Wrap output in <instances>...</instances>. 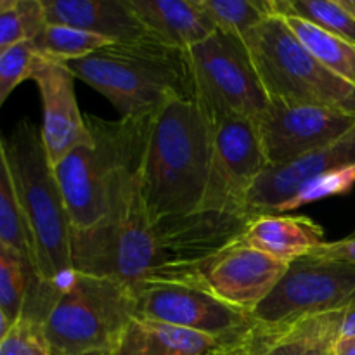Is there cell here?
Instances as JSON below:
<instances>
[{
  "instance_id": "13",
  "label": "cell",
  "mask_w": 355,
  "mask_h": 355,
  "mask_svg": "<svg viewBox=\"0 0 355 355\" xmlns=\"http://www.w3.org/2000/svg\"><path fill=\"white\" fill-rule=\"evenodd\" d=\"M255 123L267 165L281 166L349 134L355 128V114L336 107L269 101Z\"/></svg>"
},
{
  "instance_id": "2",
  "label": "cell",
  "mask_w": 355,
  "mask_h": 355,
  "mask_svg": "<svg viewBox=\"0 0 355 355\" xmlns=\"http://www.w3.org/2000/svg\"><path fill=\"white\" fill-rule=\"evenodd\" d=\"M214 130L203 107L187 96L173 97L148 116L141 148V186L153 222L200 208Z\"/></svg>"
},
{
  "instance_id": "11",
  "label": "cell",
  "mask_w": 355,
  "mask_h": 355,
  "mask_svg": "<svg viewBox=\"0 0 355 355\" xmlns=\"http://www.w3.org/2000/svg\"><path fill=\"white\" fill-rule=\"evenodd\" d=\"M267 166L255 120L215 125L207 189L198 210L250 217L248 194Z\"/></svg>"
},
{
  "instance_id": "31",
  "label": "cell",
  "mask_w": 355,
  "mask_h": 355,
  "mask_svg": "<svg viewBox=\"0 0 355 355\" xmlns=\"http://www.w3.org/2000/svg\"><path fill=\"white\" fill-rule=\"evenodd\" d=\"M37 59L31 42H23L0 52V107L24 80H30L33 62Z\"/></svg>"
},
{
  "instance_id": "8",
  "label": "cell",
  "mask_w": 355,
  "mask_h": 355,
  "mask_svg": "<svg viewBox=\"0 0 355 355\" xmlns=\"http://www.w3.org/2000/svg\"><path fill=\"white\" fill-rule=\"evenodd\" d=\"M90 139L54 165L73 232H85L106 220L123 151V120L106 121L87 114Z\"/></svg>"
},
{
  "instance_id": "12",
  "label": "cell",
  "mask_w": 355,
  "mask_h": 355,
  "mask_svg": "<svg viewBox=\"0 0 355 355\" xmlns=\"http://www.w3.org/2000/svg\"><path fill=\"white\" fill-rule=\"evenodd\" d=\"M137 318L191 329L220 340L243 338L250 314L232 307L200 283H148L137 291Z\"/></svg>"
},
{
  "instance_id": "4",
  "label": "cell",
  "mask_w": 355,
  "mask_h": 355,
  "mask_svg": "<svg viewBox=\"0 0 355 355\" xmlns=\"http://www.w3.org/2000/svg\"><path fill=\"white\" fill-rule=\"evenodd\" d=\"M64 64L75 78L103 94L121 118H148L173 97H191L182 51L151 38L110 44Z\"/></svg>"
},
{
  "instance_id": "17",
  "label": "cell",
  "mask_w": 355,
  "mask_h": 355,
  "mask_svg": "<svg viewBox=\"0 0 355 355\" xmlns=\"http://www.w3.org/2000/svg\"><path fill=\"white\" fill-rule=\"evenodd\" d=\"M42 6L45 23L78 28L111 44H137L149 38L127 0H42Z\"/></svg>"
},
{
  "instance_id": "27",
  "label": "cell",
  "mask_w": 355,
  "mask_h": 355,
  "mask_svg": "<svg viewBox=\"0 0 355 355\" xmlns=\"http://www.w3.org/2000/svg\"><path fill=\"white\" fill-rule=\"evenodd\" d=\"M276 16H297L355 45V19L338 0H274Z\"/></svg>"
},
{
  "instance_id": "34",
  "label": "cell",
  "mask_w": 355,
  "mask_h": 355,
  "mask_svg": "<svg viewBox=\"0 0 355 355\" xmlns=\"http://www.w3.org/2000/svg\"><path fill=\"white\" fill-rule=\"evenodd\" d=\"M355 336V304L342 312L338 326V338Z\"/></svg>"
},
{
  "instance_id": "37",
  "label": "cell",
  "mask_w": 355,
  "mask_h": 355,
  "mask_svg": "<svg viewBox=\"0 0 355 355\" xmlns=\"http://www.w3.org/2000/svg\"><path fill=\"white\" fill-rule=\"evenodd\" d=\"M338 2L342 3L343 9H345L347 12H349L355 19V0H338Z\"/></svg>"
},
{
  "instance_id": "30",
  "label": "cell",
  "mask_w": 355,
  "mask_h": 355,
  "mask_svg": "<svg viewBox=\"0 0 355 355\" xmlns=\"http://www.w3.org/2000/svg\"><path fill=\"white\" fill-rule=\"evenodd\" d=\"M0 355H52L44 322L28 314L17 318L0 342Z\"/></svg>"
},
{
  "instance_id": "21",
  "label": "cell",
  "mask_w": 355,
  "mask_h": 355,
  "mask_svg": "<svg viewBox=\"0 0 355 355\" xmlns=\"http://www.w3.org/2000/svg\"><path fill=\"white\" fill-rule=\"evenodd\" d=\"M227 342L231 340L134 318L123 329L111 355H210Z\"/></svg>"
},
{
  "instance_id": "35",
  "label": "cell",
  "mask_w": 355,
  "mask_h": 355,
  "mask_svg": "<svg viewBox=\"0 0 355 355\" xmlns=\"http://www.w3.org/2000/svg\"><path fill=\"white\" fill-rule=\"evenodd\" d=\"M333 355H355V336L338 338L333 343Z\"/></svg>"
},
{
  "instance_id": "10",
  "label": "cell",
  "mask_w": 355,
  "mask_h": 355,
  "mask_svg": "<svg viewBox=\"0 0 355 355\" xmlns=\"http://www.w3.org/2000/svg\"><path fill=\"white\" fill-rule=\"evenodd\" d=\"M355 304V267L307 255L288 266L269 297L250 314L253 324L277 326L343 312Z\"/></svg>"
},
{
  "instance_id": "18",
  "label": "cell",
  "mask_w": 355,
  "mask_h": 355,
  "mask_svg": "<svg viewBox=\"0 0 355 355\" xmlns=\"http://www.w3.org/2000/svg\"><path fill=\"white\" fill-rule=\"evenodd\" d=\"M153 42L187 51L217 31L200 0H127Z\"/></svg>"
},
{
  "instance_id": "22",
  "label": "cell",
  "mask_w": 355,
  "mask_h": 355,
  "mask_svg": "<svg viewBox=\"0 0 355 355\" xmlns=\"http://www.w3.org/2000/svg\"><path fill=\"white\" fill-rule=\"evenodd\" d=\"M55 295L42 284L37 270L0 238V307L10 321L30 314L44 322Z\"/></svg>"
},
{
  "instance_id": "38",
  "label": "cell",
  "mask_w": 355,
  "mask_h": 355,
  "mask_svg": "<svg viewBox=\"0 0 355 355\" xmlns=\"http://www.w3.org/2000/svg\"><path fill=\"white\" fill-rule=\"evenodd\" d=\"M83 355H111V352H90V354H83Z\"/></svg>"
},
{
  "instance_id": "15",
  "label": "cell",
  "mask_w": 355,
  "mask_h": 355,
  "mask_svg": "<svg viewBox=\"0 0 355 355\" xmlns=\"http://www.w3.org/2000/svg\"><path fill=\"white\" fill-rule=\"evenodd\" d=\"M288 266L239 239L208 263L203 279L220 300L252 314L276 288Z\"/></svg>"
},
{
  "instance_id": "28",
  "label": "cell",
  "mask_w": 355,
  "mask_h": 355,
  "mask_svg": "<svg viewBox=\"0 0 355 355\" xmlns=\"http://www.w3.org/2000/svg\"><path fill=\"white\" fill-rule=\"evenodd\" d=\"M44 24L42 0H0V52L31 42Z\"/></svg>"
},
{
  "instance_id": "14",
  "label": "cell",
  "mask_w": 355,
  "mask_h": 355,
  "mask_svg": "<svg viewBox=\"0 0 355 355\" xmlns=\"http://www.w3.org/2000/svg\"><path fill=\"white\" fill-rule=\"evenodd\" d=\"M30 80L37 83L42 97V142L54 166L71 149L90 139L85 116L76 103V78L64 62L37 55Z\"/></svg>"
},
{
  "instance_id": "7",
  "label": "cell",
  "mask_w": 355,
  "mask_h": 355,
  "mask_svg": "<svg viewBox=\"0 0 355 355\" xmlns=\"http://www.w3.org/2000/svg\"><path fill=\"white\" fill-rule=\"evenodd\" d=\"M189 96L215 125L227 120H257L269 96L243 38L215 31L182 52Z\"/></svg>"
},
{
  "instance_id": "3",
  "label": "cell",
  "mask_w": 355,
  "mask_h": 355,
  "mask_svg": "<svg viewBox=\"0 0 355 355\" xmlns=\"http://www.w3.org/2000/svg\"><path fill=\"white\" fill-rule=\"evenodd\" d=\"M21 208L33 241L42 284L58 295L75 277L71 260V222L54 175V166L30 120H21L3 139Z\"/></svg>"
},
{
  "instance_id": "5",
  "label": "cell",
  "mask_w": 355,
  "mask_h": 355,
  "mask_svg": "<svg viewBox=\"0 0 355 355\" xmlns=\"http://www.w3.org/2000/svg\"><path fill=\"white\" fill-rule=\"evenodd\" d=\"M137 318V298L111 277L75 272L44 318L52 355L113 352L128 322Z\"/></svg>"
},
{
  "instance_id": "25",
  "label": "cell",
  "mask_w": 355,
  "mask_h": 355,
  "mask_svg": "<svg viewBox=\"0 0 355 355\" xmlns=\"http://www.w3.org/2000/svg\"><path fill=\"white\" fill-rule=\"evenodd\" d=\"M110 44L111 42H107L106 38L97 37L89 31L51 23H45L37 37L31 40L37 55L59 62L76 61Z\"/></svg>"
},
{
  "instance_id": "6",
  "label": "cell",
  "mask_w": 355,
  "mask_h": 355,
  "mask_svg": "<svg viewBox=\"0 0 355 355\" xmlns=\"http://www.w3.org/2000/svg\"><path fill=\"white\" fill-rule=\"evenodd\" d=\"M269 101L311 104L355 114V87L312 58L281 16L243 37Z\"/></svg>"
},
{
  "instance_id": "19",
  "label": "cell",
  "mask_w": 355,
  "mask_h": 355,
  "mask_svg": "<svg viewBox=\"0 0 355 355\" xmlns=\"http://www.w3.org/2000/svg\"><path fill=\"white\" fill-rule=\"evenodd\" d=\"M340 318L342 312H333L286 324H253L245 336L250 355H333Z\"/></svg>"
},
{
  "instance_id": "29",
  "label": "cell",
  "mask_w": 355,
  "mask_h": 355,
  "mask_svg": "<svg viewBox=\"0 0 355 355\" xmlns=\"http://www.w3.org/2000/svg\"><path fill=\"white\" fill-rule=\"evenodd\" d=\"M355 186V165L343 166V168L331 170L318 179L311 180L305 184L284 207H281L279 214H286V211L297 210V208L305 207L309 203H315V201L326 200V198L333 196H343V194L350 193Z\"/></svg>"
},
{
  "instance_id": "32",
  "label": "cell",
  "mask_w": 355,
  "mask_h": 355,
  "mask_svg": "<svg viewBox=\"0 0 355 355\" xmlns=\"http://www.w3.org/2000/svg\"><path fill=\"white\" fill-rule=\"evenodd\" d=\"M315 259L336 260V262H345L355 267V232L338 241H326L319 248L311 253Z\"/></svg>"
},
{
  "instance_id": "24",
  "label": "cell",
  "mask_w": 355,
  "mask_h": 355,
  "mask_svg": "<svg viewBox=\"0 0 355 355\" xmlns=\"http://www.w3.org/2000/svg\"><path fill=\"white\" fill-rule=\"evenodd\" d=\"M0 238L12 246L37 270L33 241L21 208L2 137H0Z\"/></svg>"
},
{
  "instance_id": "39",
  "label": "cell",
  "mask_w": 355,
  "mask_h": 355,
  "mask_svg": "<svg viewBox=\"0 0 355 355\" xmlns=\"http://www.w3.org/2000/svg\"><path fill=\"white\" fill-rule=\"evenodd\" d=\"M354 232H355V231H354Z\"/></svg>"
},
{
  "instance_id": "16",
  "label": "cell",
  "mask_w": 355,
  "mask_h": 355,
  "mask_svg": "<svg viewBox=\"0 0 355 355\" xmlns=\"http://www.w3.org/2000/svg\"><path fill=\"white\" fill-rule=\"evenodd\" d=\"M355 165V128L326 148L281 166H267L255 182L246 201L250 217L279 214L302 187L319 175L343 166Z\"/></svg>"
},
{
  "instance_id": "9",
  "label": "cell",
  "mask_w": 355,
  "mask_h": 355,
  "mask_svg": "<svg viewBox=\"0 0 355 355\" xmlns=\"http://www.w3.org/2000/svg\"><path fill=\"white\" fill-rule=\"evenodd\" d=\"M252 217L196 210L155 224L158 270L149 283H200L203 270L239 241Z\"/></svg>"
},
{
  "instance_id": "1",
  "label": "cell",
  "mask_w": 355,
  "mask_h": 355,
  "mask_svg": "<svg viewBox=\"0 0 355 355\" xmlns=\"http://www.w3.org/2000/svg\"><path fill=\"white\" fill-rule=\"evenodd\" d=\"M123 151L103 224L71 234L73 270L116 279L135 295L158 270L155 224L141 186L142 134L148 118H121Z\"/></svg>"
},
{
  "instance_id": "26",
  "label": "cell",
  "mask_w": 355,
  "mask_h": 355,
  "mask_svg": "<svg viewBox=\"0 0 355 355\" xmlns=\"http://www.w3.org/2000/svg\"><path fill=\"white\" fill-rule=\"evenodd\" d=\"M217 31L243 38L276 16L274 0H200Z\"/></svg>"
},
{
  "instance_id": "33",
  "label": "cell",
  "mask_w": 355,
  "mask_h": 355,
  "mask_svg": "<svg viewBox=\"0 0 355 355\" xmlns=\"http://www.w3.org/2000/svg\"><path fill=\"white\" fill-rule=\"evenodd\" d=\"M245 336H243V338L231 340V342L224 343V345H220L218 349H215L210 355H250L248 343H246Z\"/></svg>"
},
{
  "instance_id": "36",
  "label": "cell",
  "mask_w": 355,
  "mask_h": 355,
  "mask_svg": "<svg viewBox=\"0 0 355 355\" xmlns=\"http://www.w3.org/2000/svg\"><path fill=\"white\" fill-rule=\"evenodd\" d=\"M10 326H12V321H10L9 318H7V314L3 312V309L0 307V342H2L3 338H6V335L9 333Z\"/></svg>"
},
{
  "instance_id": "23",
  "label": "cell",
  "mask_w": 355,
  "mask_h": 355,
  "mask_svg": "<svg viewBox=\"0 0 355 355\" xmlns=\"http://www.w3.org/2000/svg\"><path fill=\"white\" fill-rule=\"evenodd\" d=\"M302 47L324 68L355 87V45L297 16H281Z\"/></svg>"
},
{
  "instance_id": "20",
  "label": "cell",
  "mask_w": 355,
  "mask_h": 355,
  "mask_svg": "<svg viewBox=\"0 0 355 355\" xmlns=\"http://www.w3.org/2000/svg\"><path fill=\"white\" fill-rule=\"evenodd\" d=\"M241 243L283 263L311 255L324 245V229L304 215L263 214L250 218Z\"/></svg>"
}]
</instances>
